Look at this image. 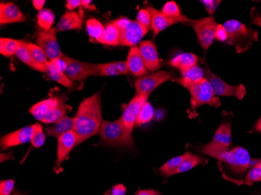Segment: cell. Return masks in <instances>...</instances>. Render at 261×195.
<instances>
[{"mask_svg": "<svg viewBox=\"0 0 261 195\" xmlns=\"http://www.w3.org/2000/svg\"><path fill=\"white\" fill-rule=\"evenodd\" d=\"M126 63L129 72L136 77H143L147 74L148 70L145 67L144 62L142 60L138 47H132L130 48Z\"/></svg>", "mask_w": 261, "mask_h": 195, "instance_id": "cell-18", "label": "cell"}, {"mask_svg": "<svg viewBox=\"0 0 261 195\" xmlns=\"http://www.w3.org/2000/svg\"><path fill=\"white\" fill-rule=\"evenodd\" d=\"M23 41L1 38L0 39V53L4 57H10L15 55Z\"/></svg>", "mask_w": 261, "mask_h": 195, "instance_id": "cell-31", "label": "cell"}, {"mask_svg": "<svg viewBox=\"0 0 261 195\" xmlns=\"http://www.w3.org/2000/svg\"><path fill=\"white\" fill-rule=\"evenodd\" d=\"M205 77L209 80L214 89V92L216 96L234 97L239 100L244 99L246 94V89L243 85L237 86L228 85L224 81L221 77L215 75L207 65L204 69Z\"/></svg>", "mask_w": 261, "mask_h": 195, "instance_id": "cell-7", "label": "cell"}, {"mask_svg": "<svg viewBox=\"0 0 261 195\" xmlns=\"http://www.w3.org/2000/svg\"><path fill=\"white\" fill-rule=\"evenodd\" d=\"M254 130H256V132H259V133H261V117L259 120L256 122V124H255Z\"/></svg>", "mask_w": 261, "mask_h": 195, "instance_id": "cell-52", "label": "cell"}, {"mask_svg": "<svg viewBox=\"0 0 261 195\" xmlns=\"http://www.w3.org/2000/svg\"><path fill=\"white\" fill-rule=\"evenodd\" d=\"M252 24L259 26L261 27V15L259 14H253V21L251 22Z\"/></svg>", "mask_w": 261, "mask_h": 195, "instance_id": "cell-50", "label": "cell"}, {"mask_svg": "<svg viewBox=\"0 0 261 195\" xmlns=\"http://www.w3.org/2000/svg\"><path fill=\"white\" fill-rule=\"evenodd\" d=\"M207 162L203 157L199 156L196 154L192 152H187L183 155L182 162L180 165L179 168L177 170V174H182V173L188 172L189 170L198 165H204Z\"/></svg>", "mask_w": 261, "mask_h": 195, "instance_id": "cell-27", "label": "cell"}, {"mask_svg": "<svg viewBox=\"0 0 261 195\" xmlns=\"http://www.w3.org/2000/svg\"><path fill=\"white\" fill-rule=\"evenodd\" d=\"M161 12L164 15L171 17V18H181L185 16L181 14L179 7L174 1L166 3L165 5L163 7Z\"/></svg>", "mask_w": 261, "mask_h": 195, "instance_id": "cell-38", "label": "cell"}, {"mask_svg": "<svg viewBox=\"0 0 261 195\" xmlns=\"http://www.w3.org/2000/svg\"><path fill=\"white\" fill-rule=\"evenodd\" d=\"M55 15L54 12L49 9H43L39 12L37 16V23L40 29L43 30H50L53 29Z\"/></svg>", "mask_w": 261, "mask_h": 195, "instance_id": "cell-32", "label": "cell"}, {"mask_svg": "<svg viewBox=\"0 0 261 195\" xmlns=\"http://www.w3.org/2000/svg\"><path fill=\"white\" fill-rule=\"evenodd\" d=\"M127 188L123 184H117L111 189V195H125Z\"/></svg>", "mask_w": 261, "mask_h": 195, "instance_id": "cell-46", "label": "cell"}, {"mask_svg": "<svg viewBox=\"0 0 261 195\" xmlns=\"http://www.w3.org/2000/svg\"><path fill=\"white\" fill-rule=\"evenodd\" d=\"M32 126H33V134H32L31 142L34 147L39 149L45 143V134L40 124H35Z\"/></svg>", "mask_w": 261, "mask_h": 195, "instance_id": "cell-36", "label": "cell"}, {"mask_svg": "<svg viewBox=\"0 0 261 195\" xmlns=\"http://www.w3.org/2000/svg\"><path fill=\"white\" fill-rule=\"evenodd\" d=\"M135 195H161V192L158 190H152V189H149V190H142L139 189Z\"/></svg>", "mask_w": 261, "mask_h": 195, "instance_id": "cell-48", "label": "cell"}, {"mask_svg": "<svg viewBox=\"0 0 261 195\" xmlns=\"http://www.w3.org/2000/svg\"><path fill=\"white\" fill-rule=\"evenodd\" d=\"M149 95L145 94H136L134 98L124 108L121 119L125 125L126 128L132 133L136 125V120L140 112L141 108L147 102Z\"/></svg>", "mask_w": 261, "mask_h": 195, "instance_id": "cell-11", "label": "cell"}, {"mask_svg": "<svg viewBox=\"0 0 261 195\" xmlns=\"http://www.w3.org/2000/svg\"><path fill=\"white\" fill-rule=\"evenodd\" d=\"M223 26L228 33V45L234 47L237 53H244L254 42H258V32L249 29L239 20H227Z\"/></svg>", "mask_w": 261, "mask_h": 195, "instance_id": "cell-5", "label": "cell"}, {"mask_svg": "<svg viewBox=\"0 0 261 195\" xmlns=\"http://www.w3.org/2000/svg\"><path fill=\"white\" fill-rule=\"evenodd\" d=\"M182 159L183 155L171 158L170 160H168L160 168V173H161V175L164 178L168 179L171 177V176L177 174V170L179 168L180 165L182 162Z\"/></svg>", "mask_w": 261, "mask_h": 195, "instance_id": "cell-30", "label": "cell"}, {"mask_svg": "<svg viewBox=\"0 0 261 195\" xmlns=\"http://www.w3.org/2000/svg\"><path fill=\"white\" fill-rule=\"evenodd\" d=\"M173 81L182 85L191 94V105L193 109L203 105H211L215 108L221 106L219 97L216 96L209 80L205 77L196 82H189L182 77L173 79Z\"/></svg>", "mask_w": 261, "mask_h": 195, "instance_id": "cell-3", "label": "cell"}, {"mask_svg": "<svg viewBox=\"0 0 261 195\" xmlns=\"http://www.w3.org/2000/svg\"><path fill=\"white\" fill-rule=\"evenodd\" d=\"M200 2L204 4L206 12H207L210 17H213L221 1H220V0L219 1H218V0H203V1H200Z\"/></svg>", "mask_w": 261, "mask_h": 195, "instance_id": "cell-43", "label": "cell"}, {"mask_svg": "<svg viewBox=\"0 0 261 195\" xmlns=\"http://www.w3.org/2000/svg\"><path fill=\"white\" fill-rule=\"evenodd\" d=\"M47 70L46 74L51 80H54V81L57 82L60 85H63L66 88L72 87L73 80H70L65 73L63 72L59 71L58 70L55 68L54 66L52 65L50 62H48L46 64Z\"/></svg>", "mask_w": 261, "mask_h": 195, "instance_id": "cell-28", "label": "cell"}, {"mask_svg": "<svg viewBox=\"0 0 261 195\" xmlns=\"http://www.w3.org/2000/svg\"><path fill=\"white\" fill-rule=\"evenodd\" d=\"M57 32L56 27L48 31L42 29L38 30L36 45L45 52L49 62L64 55L57 42Z\"/></svg>", "mask_w": 261, "mask_h": 195, "instance_id": "cell-10", "label": "cell"}, {"mask_svg": "<svg viewBox=\"0 0 261 195\" xmlns=\"http://www.w3.org/2000/svg\"><path fill=\"white\" fill-rule=\"evenodd\" d=\"M182 78L189 82H196L205 78L204 70L198 65L181 72Z\"/></svg>", "mask_w": 261, "mask_h": 195, "instance_id": "cell-35", "label": "cell"}, {"mask_svg": "<svg viewBox=\"0 0 261 195\" xmlns=\"http://www.w3.org/2000/svg\"><path fill=\"white\" fill-rule=\"evenodd\" d=\"M15 55L21 62H23V64H25L26 65L29 66L31 68L37 70V71L39 72L46 73V64L38 62V61H36V60L32 57L30 52H29V49H28L27 42H23V41L22 42L21 45H20V48L17 49Z\"/></svg>", "mask_w": 261, "mask_h": 195, "instance_id": "cell-23", "label": "cell"}, {"mask_svg": "<svg viewBox=\"0 0 261 195\" xmlns=\"http://www.w3.org/2000/svg\"><path fill=\"white\" fill-rule=\"evenodd\" d=\"M75 120L74 117H69L67 115L56 122L54 125L45 129L47 135L57 137V139L67 132L74 130Z\"/></svg>", "mask_w": 261, "mask_h": 195, "instance_id": "cell-20", "label": "cell"}, {"mask_svg": "<svg viewBox=\"0 0 261 195\" xmlns=\"http://www.w3.org/2000/svg\"><path fill=\"white\" fill-rule=\"evenodd\" d=\"M261 161V158H251V160H250V167H249V170H251L253 167L256 166L259 163V162Z\"/></svg>", "mask_w": 261, "mask_h": 195, "instance_id": "cell-51", "label": "cell"}, {"mask_svg": "<svg viewBox=\"0 0 261 195\" xmlns=\"http://www.w3.org/2000/svg\"><path fill=\"white\" fill-rule=\"evenodd\" d=\"M213 143L220 147L229 149L231 145V122H223L215 131L213 137Z\"/></svg>", "mask_w": 261, "mask_h": 195, "instance_id": "cell-22", "label": "cell"}, {"mask_svg": "<svg viewBox=\"0 0 261 195\" xmlns=\"http://www.w3.org/2000/svg\"><path fill=\"white\" fill-rule=\"evenodd\" d=\"M33 134V126L22 127L15 131L9 133L7 135L4 136L0 141L1 150H5L9 148L18 146L23 145L32 140Z\"/></svg>", "mask_w": 261, "mask_h": 195, "instance_id": "cell-14", "label": "cell"}, {"mask_svg": "<svg viewBox=\"0 0 261 195\" xmlns=\"http://www.w3.org/2000/svg\"><path fill=\"white\" fill-rule=\"evenodd\" d=\"M99 64L82 62L68 57V65L65 74L70 80L83 82L89 76H99Z\"/></svg>", "mask_w": 261, "mask_h": 195, "instance_id": "cell-9", "label": "cell"}, {"mask_svg": "<svg viewBox=\"0 0 261 195\" xmlns=\"http://www.w3.org/2000/svg\"><path fill=\"white\" fill-rule=\"evenodd\" d=\"M151 14V29L153 32L154 35L156 36L158 34L169 27L170 26L177 23H188L191 21L186 16L181 18H171L164 15L161 10H156L152 7H146Z\"/></svg>", "mask_w": 261, "mask_h": 195, "instance_id": "cell-12", "label": "cell"}, {"mask_svg": "<svg viewBox=\"0 0 261 195\" xmlns=\"http://www.w3.org/2000/svg\"><path fill=\"white\" fill-rule=\"evenodd\" d=\"M199 58L196 54L192 52L179 54L168 61V64L174 68H177L180 71L183 72L188 69L191 68L197 65Z\"/></svg>", "mask_w": 261, "mask_h": 195, "instance_id": "cell-24", "label": "cell"}, {"mask_svg": "<svg viewBox=\"0 0 261 195\" xmlns=\"http://www.w3.org/2000/svg\"><path fill=\"white\" fill-rule=\"evenodd\" d=\"M100 142L114 147H127L135 149L132 133L126 128L121 118L115 121L102 120L99 131Z\"/></svg>", "mask_w": 261, "mask_h": 195, "instance_id": "cell-4", "label": "cell"}, {"mask_svg": "<svg viewBox=\"0 0 261 195\" xmlns=\"http://www.w3.org/2000/svg\"><path fill=\"white\" fill-rule=\"evenodd\" d=\"M26 16L22 13L14 3H6L0 4V23L7 24V23H20L24 22Z\"/></svg>", "mask_w": 261, "mask_h": 195, "instance_id": "cell-17", "label": "cell"}, {"mask_svg": "<svg viewBox=\"0 0 261 195\" xmlns=\"http://www.w3.org/2000/svg\"><path fill=\"white\" fill-rule=\"evenodd\" d=\"M194 29L197 36L198 42L205 52L215 40V32L218 24L213 17H204L199 20H191L187 23Z\"/></svg>", "mask_w": 261, "mask_h": 195, "instance_id": "cell-6", "label": "cell"}, {"mask_svg": "<svg viewBox=\"0 0 261 195\" xmlns=\"http://www.w3.org/2000/svg\"><path fill=\"white\" fill-rule=\"evenodd\" d=\"M104 195H111V194H108V193H106V194Z\"/></svg>", "mask_w": 261, "mask_h": 195, "instance_id": "cell-54", "label": "cell"}, {"mask_svg": "<svg viewBox=\"0 0 261 195\" xmlns=\"http://www.w3.org/2000/svg\"><path fill=\"white\" fill-rule=\"evenodd\" d=\"M199 152L226 163L237 174H245L250 167L251 160L250 153L246 149L240 146L230 150L211 142L202 146Z\"/></svg>", "mask_w": 261, "mask_h": 195, "instance_id": "cell-2", "label": "cell"}, {"mask_svg": "<svg viewBox=\"0 0 261 195\" xmlns=\"http://www.w3.org/2000/svg\"><path fill=\"white\" fill-rule=\"evenodd\" d=\"M136 21L146 29H151V14L147 9H141L136 17Z\"/></svg>", "mask_w": 261, "mask_h": 195, "instance_id": "cell-40", "label": "cell"}, {"mask_svg": "<svg viewBox=\"0 0 261 195\" xmlns=\"http://www.w3.org/2000/svg\"><path fill=\"white\" fill-rule=\"evenodd\" d=\"M14 188V180H2L0 183V195H10Z\"/></svg>", "mask_w": 261, "mask_h": 195, "instance_id": "cell-42", "label": "cell"}, {"mask_svg": "<svg viewBox=\"0 0 261 195\" xmlns=\"http://www.w3.org/2000/svg\"><path fill=\"white\" fill-rule=\"evenodd\" d=\"M174 74L171 72L161 70V71L153 72L152 74L143 77H137L135 80V88L136 89V94H145L150 95L160 85L170 80L174 79Z\"/></svg>", "mask_w": 261, "mask_h": 195, "instance_id": "cell-8", "label": "cell"}, {"mask_svg": "<svg viewBox=\"0 0 261 195\" xmlns=\"http://www.w3.org/2000/svg\"><path fill=\"white\" fill-rule=\"evenodd\" d=\"M70 107L66 104L65 100L61 98L58 105L53 108V110L44 119V124H55L56 122L65 117L67 110Z\"/></svg>", "mask_w": 261, "mask_h": 195, "instance_id": "cell-29", "label": "cell"}, {"mask_svg": "<svg viewBox=\"0 0 261 195\" xmlns=\"http://www.w3.org/2000/svg\"><path fill=\"white\" fill-rule=\"evenodd\" d=\"M83 20L82 17L75 11H68L61 17L57 23V32L69 30H81L82 29Z\"/></svg>", "mask_w": 261, "mask_h": 195, "instance_id": "cell-21", "label": "cell"}, {"mask_svg": "<svg viewBox=\"0 0 261 195\" xmlns=\"http://www.w3.org/2000/svg\"><path fill=\"white\" fill-rule=\"evenodd\" d=\"M141 57L148 71L155 72L161 68L156 45L152 41H143L139 47Z\"/></svg>", "mask_w": 261, "mask_h": 195, "instance_id": "cell-15", "label": "cell"}, {"mask_svg": "<svg viewBox=\"0 0 261 195\" xmlns=\"http://www.w3.org/2000/svg\"><path fill=\"white\" fill-rule=\"evenodd\" d=\"M259 181H261V161L256 166L250 170L245 178V184L248 186H252Z\"/></svg>", "mask_w": 261, "mask_h": 195, "instance_id": "cell-39", "label": "cell"}, {"mask_svg": "<svg viewBox=\"0 0 261 195\" xmlns=\"http://www.w3.org/2000/svg\"><path fill=\"white\" fill-rule=\"evenodd\" d=\"M120 36H121V32L114 24V22H112L105 26L103 35L98 42L103 45L117 46V45H120Z\"/></svg>", "mask_w": 261, "mask_h": 195, "instance_id": "cell-26", "label": "cell"}, {"mask_svg": "<svg viewBox=\"0 0 261 195\" xmlns=\"http://www.w3.org/2000/svg\"><path fill=\"white\" fill-rule=\"evenodd\" d=\"M12 195H24V194H22V193H20V192L16 191L15 193H13V194H12Z\"/></svg>", "mask_w": 261, "mask_h": 195, "instance_id": "cell-53", "label": "cell"}, {"mask_svg": "<svg viewBox=\"0 0 261 195\" xmlns=\"http://www.w3.org/2000/svg\"><path fill=\"white\" fill-rule=\"evenodd\" d=\"M154 111L152 105L149 102H146L141 108L137 120H136V125L137 127L144 125L148 124L153 119Z\"/></svg>", "mask_w": 261, "mask_h": 195, "instance_id": "cell-34", "label": "cell"}, {"mask_svg": "<svg viewBox=\"0 0 261 195\" xmlns=\"http://www.w3.org/2000/svg\"><path fill=\"white\" fill-rule=\"evenodd\" d=\"M149 29H146L136 20H130L128 25L121 31L120 45L135 47L147 34Z\"/></svg>", "mask_w": 261, "mask_h": 195, "instance_id": "cell-13", "label": "cell"}, {"mask_svg": "<svg viewBox=\"0 0 261 195\" xmlns=\"http://www.w3.org/2000/svg\"><path fill=\"white\" fill-rule=\"evenodd\" d=\"M52 65L55 67L57 70L59 71L63 72L65 73L66 70H67V65H68V57L67 55H63L61 57L55 59V60L51 61Z\"/></svg>", "mask_w": 261, "mask_h": 195, "instance_id": "cell-41", "label": "cell"}, {"mask_svg": "<svg viewBox=\"0 0 261 195\" xmlns=\"http://www.w3.org/2000/svg\"><path fill=\"white\" fill-rule=\"evenodd\" d=\"M99 77H113V76L123 75L129 73L126 61L99 64Z\"/></svg>", "mask_w": 261, "mask_h": 195, "instance_id": "cell-25", "label": "cell"}, {"mask_svg": "<svg viewBox=\"0 0 261 195\" xmlns=\"http://www.w3.org/2000/svg\"><path fill=\"white\" fill-rule=\"evenodd\" d=\"M228 33L224 29V26L218 24L216 32H215V39H217L218 42H226L228 41Z\"/></svg>", "mask_w": 261, "mask_h": 195, "instance_id": "cell-44", "label": "cell"}, {"mask_svg": "<svg viewBox=\"0 0 261 195\" xmlns=\"http://www.w3.org/2000/svg\"><path fill=\"white\" fill-rule=\"evenodd\" d=\"M86 30L89 37L94 40L99 41L103 35L105 27L96 19H89L86 23Z\"/></svg>", "mask_w": 261, "mask_h": 195, "instance_id": "cell-33", "label": "cell"}, {"mask_svg": "<svg viewBox=\"0 0 261 195\" xmlns=\"http://www.w3.org/2000/svg\"><path fill=\"white\" fill-rule=\"evenodd\" d=\"M32 4H33L35 10H39V12L41 11V10H43L44 5L45 4V0H33V1H32Z\"/></svg>", "mask_w": 261, "mask_h": 195, "instance_id": "cell-49", "label": "cell"}, {"mask_svg": "<svg viewBox=\"0 0 261 195\" xmlns=\"http://www.w3.org/2000/svg\"><path fill=\"white\" fill-rule=\"evenodd\" d=\"M60 100H61V97H52L49 99L41 101V102L35 104L29 109V113L36 120L43 122L44 119L53 110V108H55L58 105Z\"/></svg>", "mask_w": 261, "mask_h": 195, "instance_id": "cell-19", "label": "cell"}, {"mask_svg": "<svg viewBox=\"0 0 261 195\" xmlns=\"http://www.w3.org/2000/svg\"><path fill=\"white\" fill-rule=\"evenodd\" d=\"M130 22V20L127 18V17H120L117 20H114V23L117 26V29H119L120 32H121V30L125 29L128 25Z\"/></svg>", "mask_w": 261, "mask_h": 195, "instance_id": "cell-45", "label": "cell"}, {"mask_svg": "<svg viewBox=\"0 0 261 195\" xmlns=\"http://www.w3.org/2000/svg\"><path fill=\"white\" fill-rule=\"evenodd\" d=\"M81 7H82V0H68L66 4V7L70 11H73L74 9Z\"/></svg>", "mask_w": 261, "mask_h": 195, "instance_id": "cell-47", "label": "cell"}, {"mask_svg": "<svg viewBox=\"0 0 261 195\" xmlns=\"http://www.w3.org/2000/svg\"><path fill=\"white\" fill-rule=\"evenodd\" d=\"M27 47L31 55L36 61L44 64H46L47 63L49 62L46 54L39 45L32 43V42H28Z\"/></svg>", "mask_w": 261, "mask_h": 195, "instance_id": "cell-37", "label": "cell"}, {"mask_svg": "<svg viewBox=\"0 0 261 195\" xmlns=\"http://www.w3.org/2000/svg\"><path fill=\"white\" fill-rule=\"evenodd\" d=\"M77 142L79 137L74 130L67 132L59 137L57 142V158L56 161L57 166H60L63 163L71 150L77 146Z\"/></svg>", "mask_w": 261, "mask_h": 195, "instance_id": "cell-16", "label": "cell"}, {"mask_svg": "<svg viewBox=\"0 0 261 195\" xmlns=\"http://www.w3.org/2000/svg\"><path fill=\"white\" fill-rule=\"evenodd\" d=\"M101 102V92H98L81 102L74 117V131L79 137L77 146L99 133L102 122Z\"/></svg>", "mask_w": 261, "mask_h": 195, "instance_id": "cell-1", "label": "cell"}]
</instances>
